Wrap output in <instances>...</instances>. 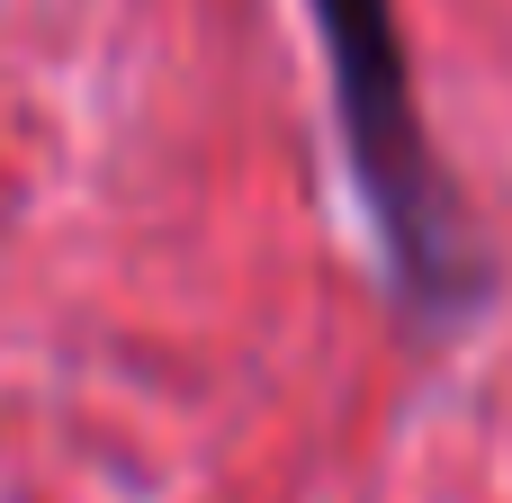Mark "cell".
Here are the masks:
<instances>
[{
  "mask_svg": "<svg viewBox=\"0 0 512 503\" xmlns=\"http://www.w3.org/2000/svg\"><path fill=\"white\" fill-rule=\"evenodd\" d=\"M306 18L324 45V90H333V126L351 153V189L378 234L387 297L405 306V324L459 333L495 297V243L477 234L450 162L423 126L405 9L396 0H306Z\"/></svg>",
  "mask_w": 512,
  "mask_h": 503,
  "instance_id": "1",
  "label": "cell"
}]
</instances>
